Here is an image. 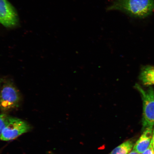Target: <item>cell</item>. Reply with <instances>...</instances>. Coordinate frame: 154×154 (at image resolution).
<instances>
[{
	"mask_svg": "<svg viewBox=\"0 0 154 154\" xmlns=\"http://www.w3.org/2000/svg\"><path fill=\"white\" fill-rule=\"evenodd\" d=\"M108 11H119L134 18L144 19L154 12V0H114Z\"/></svg>",
	"mask_w": 154,
	"mask_h": 154,
	"instance_id": "cell-1",
	"label": "cell"
},
{
	"mask_svg": "<svg viewBox=\"0 0 154 154\" xmlns=\"http://www.w3.org/2000/svg\"><path fill=\"white\" fill-rule=\"evenodd\" d=\"M135 88L140 92L143 101L142 125L144 130L154 126V90L151 87L144 90L138 84L135 85Z\"/></svg>",
	"mask_w": 154,
	"mask_h": 154,
	"instance_id": "cell-2",
	"label": "cell"
},
{
	"mask_svg": "<svg viewBox=\"0 0 154 154\" xmlns=\"http://www.w3.org/2000/svg\"><path fill=\"white\" fill-rule=\"evenodd\" d=\"M29 125L25 121L15 117H8L0 140L5 141L15 139L21 135L29 131Z\"/></svg>",
	"mask_w": 154,
	"mask_h": 154,
	"instance_id": "cell-3",
	"label": "cell"
},
{
	"mask_svg": "<svg viewBox=\"0 0 154 154\" xmlns=\"http://www.w3.org/2000/svg\"><path fill=\"white\" fill-rule=\"evenodd\" d=\"M20 101L19 92L11 83H6L0 91V109L7 111L14 109Z\"/></svg>",
	"mask_w": 154,
	"mask_h": 154,
	"instance_id": "cell-4",
	"label": "cell"
},
{
	"mask_svg": "<svg viewBox=\"0 0 154 154\" xmlns=\"http://www.w3.org/2000/svg\"><path fill=\"white\" fill-rule=\"evenodd\" d=\"M0 23L7 28L14 27L19 23L17 11L7 0H0Z\"/></svg>",
	"mask_w": 154,
	"mask_h": 154,
	"instance_id": "cell-5",
	"label": "cell"
},
{
	"mask_svg": "<svg viewBox=\"0 0 154 154\" xmlns=\"http://www.w3.org/2000/svg\"><path fill=\"white\" fill-rule=\"evenodd\" d=\"M153 126L148 127L134 144L133 150L139 154L146 151L151 144L153 137Z\"/></svg>",
	"mask_w": 154,
	"mask_h": 154,
	"instance_id": "cell-6",
	"label": "cell"
},
{
	"mask_svg": "<svg viewBox=\"0 0 154 154\" xmlns=\"http://www.w3.org/2000/svg\"><path fill=\"white\" fill-rule=\"evenodd\" d=\"M140 79L144 85H154V66H147L142 68Z\"/></svg>",
	"mask_w": 154,
	"mask_h": 154,
	"instance_id": "cell-7",
	"label": "cell"
},
{
	"mask_svg": "<svg viewBox=\"0 0 154 154\" xmlns=\"http://www.w3.org/2000/svg\"><path fill=\"white\" fill-rule=\"evenodd\" d=\"M134 146L132 140H127L116 148L109 154H128L131 151Z\"/></svg>",
	"mask_w": 154,
	"mask_h": 154,
	"instance_id": "cell-8",
	"label": "cell"
},
{
	"mask_svg": "<svg viewBox=\"0 0 154 154\" xmlns=\"http://www.w3.org/2000/svg\"><path fill=\"white\" fill-rule=\"evenodd\" d=\"M9 116L5 114H0V136L4 128Z\"/></svg>",
	"mask_w": 154,
	"mask_h": 154,
	"instance_id": "cell-9",
	"label": "cell"
},
{
	"mask_svg": "<svg viewBox=\"0 0 154 154\" xmlns=\"http://www.w3.org/2000/svg\"><path fill=\"white\" fill-rule=\"evenodd\" d=\"M141 154H154L153 147L152 141L148 149Z\"/></svg>",
	"mask_w": 154,
	"mask_h": 154,
	"instance_id": "cell-10",
	"label": "cell"
},
{
	"mask_svg": "<svg viewBox=\"0 0 154 154\" xmlns=\"http://www.w3.org/2000/svg\"><path fill=\"white\" fill-rule=\"evenodd\" d=\"M152 143L153 146H154V126L153 130V137L152 138Z\"/></svg>",
	"mask_w": 154,
	"mask_h": 154,
	"instance_id": "cell-11",
	"label": "cell"
},
{
	"mask_svg": "<svg viewBox=\"0 0 154 154\" xmlns=\"http://www.w3.org/2000/svg\"><path fill=\"white\" fill-rule=\"evenodd\" d=\"M128 154H139L137 152H136L134 151L133 149L132 151L131 152H130Z\"/></svg>",
	"mask_w": 154,
	"mask_h": 154,
	"instance_id": "cell-12",
	"label": "cell"
},
{
	"mask_svg": "<svg viewBox=\"0 0 154 154\" xmlns=\"http://www.w3.org/2000/svg\"><path fill=\"white\" fill-rule=\"evenodd\" d=\"M1 83H2V80L1 79H0V86H1Z\"/></svg>",
	"mask_w": 154,
	"mask_h": 154,
	"instance_id": "cell-13",
	"label": "cell"
},
{
	"mask_svg": "<svg viewBox=\"0 0 154 154\" xmlns=\"http://www.w3.org/2000/svg\"><path fill=\"white\" fill-rule=\"evenodd\" d=\"M153 149H154V146H153Z\"/></svg>",
	"mask_w": 154,
	"mask_h": 154,
	"instance_id": "cell-14",
	"label": "cell"
}]
</instances>
